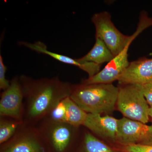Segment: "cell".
Here are the masks:
<instances>
[{"instance_id":"8","label":"cell","mask_w":152,"mask_h":152,"mask_svg":"<svg viewBox=\"0 0 152 152\" xmlns=\"http://www.w3.org/2000/svg\"><path fill=\"white\" fill-rule=\"evenodd\" d=\"M119 120L100 114H87L83 126L93 134L109 141L116 142Z\"/></svg>"},{"instance_id":"7","label":"cell","mask_w":152,"mask_h":152,"mask_svg":"<svg viewBox=\"0 0 152 152\" xmlns=\"http://www.w3.org/2000/svg\"><path fill=\"white\" fill-rule=\"evenodd\" d=\"M120 85L144 86L152 83V58H141L130 62L118 79Z\"/></svg>"},{"instance_id":"2","label":"cell","mask_w":152,"mask_h":152,"mask_svg":"<svg viewBox=\"0 0 152 152\" xmlns=\"http://www.w3.org/2000/svg\"><path fill=\"white\" fill-rule=\"evenodd\" d=\"M118 87L112 84H93L71 86L69 97L88 113H111L116 105Z\"/></svg>"},{"instance_id":"9","label":"cell","mask_w":152,"mask_h":152,"mask_svg":"<svg viewBox=\"0 0 152 152\" xmlns=\"http://www.w3.org/2000/svg\"><path fill=\"white\" fill-rule=\"evenodd\" d=\"M44 129L43 134L57 152H64L66 150L73 136L72 125L66 123L56 122L49 120Z\"/></svg>"},{"instance_id":"16","label":"cell","mask_w":152,"mask_h":152,"mask_svg":"<svg viewBox=\"0 0 152 152\" xmlns=\"http://www.w3.org/2000/svg\"><path fill=\"white\" fill-rule=\"evenodd\" d=\"M7 67L4 64L1 55L0 56V89L5 90L10 86V82L6 78Z\"/></svg>"},{"instance_id":"15","label":"cell","mask_w":152,"mask_h":152,"mask_svg":"<svg viewBox=\"0 0 152 152\" xmlns=\"http://www.w3.org/2000/svg\"><path fill=\"white\" fill-rule=\"evenodd\" d=\"M22 122L18 120L10 121L2 118L0 121V143L5 142L14 134Z\"/></svg>"},{"instance_id":"12","label":"cell","mask_w":152,"mask_h":152,"mask_svg":"<svg viewBox=\"0 0 152 152\" xmlns=\"http://www.w3.org/2000/svg\"><path fill=\"white\" fill-rule=\"evenodd\" d=\"M96 39V42L91 50L79 59L101 65L103 63L107 62L108 64L115 56L102 40L98 38Z\"/></svg>"},{"instance_id":"1","label":"cell","mask_w":152,"mask_h":152,"mask_svg":"<svg viewBox=\"0 0 152 152\" xmlns=\"http://www.w3.org/2000/svg\"><path fill=\"white\" fill-rule=\"evenodd\" d=\"M20 80L27 99V114L31 121L48 115L60 101L70 95L71 86L58 78L35 80L23 76Z\"/></svg>"},{"instance_id":"13","label":"cell","mask_w":152,"mask_h":152,"mask_svg":"<svg viewBox=\"0 0 152 152\" xmlns=\"http://www.w3.org/2000/svg\"><path fill=\"white\" fill-rule=\"evenodd\" d=\"M65 110L64 123L69 124L75 127L83 126L88 113L82 110L69 96L64 99Z\"/></svg>"},{"instance_id":"3","label":"cell","mask_w":152,"mask_h":152,"mask_svg":"<svg viewBox=\"0 0 152 152\" xmlns=\"http://www.w3.org/2000/svg\"><path fill=\"white\" fill-rule=\"evenodd\" d=\"M96 28V38H99L105 44L114 56L125 48L129 41L135 39L140 34L152 26V18L146 12H142L137 28L132 35H125L113 23L110 13L102 12L94 14L91 18Z\"/></svg>"},{"instance_id":"17","label":"cell","mask_w":152,"mask_h":152,"mask_svg":"<svg viewBox=\"0 0 152 152\" xmlns=\"http://www.w3.org/2000/svg\"><path fill=\"white\" fill-rule=\"evenodd\" d=\"M127 152H152V145H132L125 146Z\"/></svg>"},{"instance_id":"4","label":"cell","mask_w":152,"mask_h":152,"mask_svg":"<svg viewBox=\"0 0 152 152\" xmlns=\"http://www.w3.org/2000/svg\"><path fill=\"white\" fill-rule=\"evenodd\" d=\"M116 105L125 118L147 124L150 107L142 87L138 85H120Z\"/></svg>"},{"instance_id":"18","label":"cell","mask_w":152,"mask_h":152,"mask_svg":"<svg viewBox=\"0 0 152 152\" xmlns=\"http://www.w3.org/2000/svg\"><path fill=\"white\" fill-rule=\"evenodd\" d=\"M142 86L145 98L148 104L150 106H152V83Z\"/></svg>"},{"instance_id":"19","label":"cell","mask_w":152,"mask_h":152,"mask_svg":"<svg viewBox=\"0 0 152 152\" xmlns=\"http://www.w3.org/2000/svg\"><path fill=\"white\" fill-rule=\"evenodd\" d=\"M149 115L151 118L152 123V106H150L149 110Z\"/></svg>"},{"instance_id":"5","label":"cell","mask_w":152,"mask_h":152,"mask_svg":"<svg viewBox=\"0 0 152 152\" xmlns=\"http://www.w3.org/2000/svg\"><path fill=\"white\" fill-rule=\"evenodd\" d=\"M116 142L125 146L152 145V126L124 117L119 120Z\"/></svg>"},{"instance_id":"11","label":"cell","mask_w":152,"mask_h":152,"mask_svg":"<svg viewBox=\"0 0 152 152\" xmlns=\"http://www.w3.org/2000/svg\"><path fill=\"white\" fill-rule=\"evenodd\" d=\"M39 134L27 132L20 134L1 152H45Z\"/></svg>"},{"instance_id":"10","label":"cell","mask_w":152,"mask_h":152,"mask_svg":"<svg viewBox=\"0 0 152 152\" xmlns=\"http://www.w3.org/2000/svg\"><path fill=\"white\" fill-rule=\"evenodd\" d=\"M19 44L20 45L27 47L37 53L48 55L61 62L76 66L87 73L88 78L91 77L100 71L101 65L90 62L83 61H80L79 59L72 58L70 57L50 51L47 48L45 45L39 41L34 43L20 42Z\"/></svg>"},{"instance_id":"14","label":"cell","mask_w":152,"mask_h":152,"mask_svg":"<svg viewBox=\"0 0 152 152\" xmlns=\"http://www.w3.org/2000/svg\"><path fill=\"white\" fill-rule=\"evenodd\" d=\"M83 152H114L91 133L87 132L84 137Z\"/></svg>"},{"instance_id":"6","label":"cell","mask_w":152,"mask_h":152,"mask_svg":"<svg viewBox=\"0 0 152 152\" xmlns=\"http://www.w3.org/2000/svg\"><path fill=\"white\" fill-rule=\"evenodd\" d=\"M24 96L20 80L12 79L10 86L1 95L0 115L20 121L23 111V98Z\"/></svg>"}]
</instances>
